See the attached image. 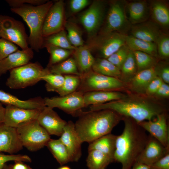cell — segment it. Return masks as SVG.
<instances>
[{
  "mask_svg": "<svg viewBox=\"0 0 169 169\" xmlns=\"http://www.w3.org/2000/svg\"><path fill=\"white\" fill-rule=\"evenodd\" d=\"M157 69L154 66L141 70L132 78V84L137 88H146L150 82L157 76Z\"/></svg>",
  "mask_w": 169,
  "mask_h": 169,
  "instance_id": "cell-34",
  "label": "cell"
},
{
  "mask_svg": "<svg viewBox=\"0 0 169 169\" xmlns=\"http://www.w3.org/2000/svg\"><path fill=\"white\" fill-rule=\"evenodd\" d=\"M47 68L51 73L63 75L72 74L80 76L73 57H70L63 61Z\"/></svg>",
  "mask_w": 169,
  "mask_h": 169,
  "instance_id": "cell-31",
  "label": "cell"
},
{
  "mask_svg": "<svg viewBox=\"0 0 169 169\" xmlns=\"http://www.w3.org/2000/svg\"><path fill=\"white\" fill-rule=\"evenodd\" d=\"M122 83L117 79L115 80L100 81L97 82L80 84L77 91L83 93L93 91L111 90L119 88Z\"/></svg>",
  "mask_w": 169,
  "mask_h": 169,
  "instance_id": "cell-33",
  "label": "cell"
},
{
  "mask_svg": "<svg viewBox=\"0 0 169 169\" xmlns=\"http://www.w3.org/2000/svg\"><path fill=\"white\" fill-rule=\"evenodd\" d=\"M122 97V95L120 93L111 90L93 91L84 94L86 107L89 105H98L118 100Z\"/></svg>",
  "mask_w": 169,
  "mask_h": 169,
  "instance_id": "cell-23",
  "label": "cell"
},
{
  "mask_svg": "<svg viewBox=\"0 0 169 169\" xmlns=\"http://www.w3.org/2000/svg\"><path fill=\"white\" fill-rule=\"evenodd\" d=\"M46 81L45 87L48 92H56L63 85L64 80V75L50 73H47L41 78Z\"/></svg>",
  "mask_w": 169,
  "mask_h": 169,
  "instance_id": "cell-38",
  "label": "cell"
},
{
  "mask_svg": "<svg viewBox=\"0 0 169 169\" xmlns=\"http://www.w3.org/2000/svg\"><path fill=\"white\" fill-rule=\"evenodd\" d=\"M46 146L47 147L54 158L61 166L71 162L65 146L59 139H50Z\"/></svg>",
  "mask_w": 169,
  "mask_h": 169,
  "instance_id": "cell-29",
  "label": "cell"
},
{
  "mask_svg": "<svg viewBox=\"0 0 169 169\" xmlns=\"http://www.w3.org/2000/svg\"><path fill=\"white\" fill-rule=\"evenodd\" d=\"M127 19L131 24L143 23L148 20L150 14V7L145 1H138L126 4Z\"/></svg>",
  "mask_w": 169,
  "mask_h": 169,
  "instance_id": "cell-22",
  "label": "cell"
},
{
  "mask_svg": "<svg viewBox=\"0 0 169 169\" xmlns=\"http://www.w3.org/2000/svg\"><path fill=\"white\" fill-rule=\"evenodd\" d=\"M125 45L130 50L139 51L153 56L158 54L156 43L149 42L135 38L131 35H125Z\"/></svg>",
  "mask_w": 169,
  "mask_h": 169,
  "instance_id": "cell-27",
  "label": "cell"
},
{
  "mask_svg": "<svg viewBox=\"0 0 169 169\" xmlns=\"http://www.w3.org/2000/svg\"><path fill=\"white\" fill-rule=\"evenodd\" d=\"M159 26L150 20L133 25L131 28V35L147 41L156 43L161 33Z\"/></svg>",
  "mask_w": 169,
  "mask_h": 169,
  "instance_id": "cell-20",
  "label": "cell"
},
{
  "mask_svg": "<svg viewBox=\"0 0 169 169\" xmlns=\"http://www.w3.org/2000/svg\"><path fill=\"white\" fill-rule=\"evenodd\" d=\"M65 28L67 31L68 39L73 46L77 48L84 45L82 31L76 23L71 21H66Z\"/></svg>",
  "mask_w": 169,
  "mask_h": 169,
  "instance_id": "cell-36",
  "label": "cell"
},
{
  "mask_svg": "<svg viewBox=\"0 0 169 169\" xmlns=\"http://www.w3.org/2000/svg\"><path fill=\"white\" fill-rule=\"evenodd\" d=\"M13 165V169H32L29 166L22 161H15Z\"/></svg>",
  "mask_w": 169,
  "mask_h": 169,
  "instance_id": "cell-51",
  "label": "cell"
},
{
  "mask_svg": "<svg viewBox=\"0 0 169 169\" xmlns=\"http://www.w3.org/2000/svg\"><path fill=\"white\" fill-rule=\"evenodd\" d=\"M11 8H17L23 4L38 6L43 4L48 1L45 0H6Z\"/></svg>",
  "mask_w": 169,
  "mask_h": 169,
  "instance_id": "cell-45",
  "label": "cell"
},
{
  "mask_svg": "<svg viewBox=\"0 0 169 169\" xmlns=\"http://www.w3.org/2000/svg\"><path fill=\"white\" fill-rule=\"evenodd\" d=\"M16 130L23 146L31 151H36L46 146L51 139L37 120L18 127Z\"/></svg>",
  "mask_w": 169,
  "mask_h": 169,
  "instance_id": "cell-7",
  "label": "cell"
},
{
  "mask_svg": "<svg viewBox=\"0 0 169 169\" xmlns=\"http://www.w3.org/2000/svg\"><path fill=\"white\" fill-rule=\"evenodd\" d=\"M90 110H110L124 117L131 118L136 122L153 119L162 110L145 102L115 100L101 104L91 105Z\"/></svg>",
  "mask_w": 169,
  "mask_h": 169,
  "instance_id": "cell-4",
  "label": "cell"
},
{
  "mask_svg": "<svg viewBox=\"0 0 169 169\" xmlns=\"http://www.w3.org/2000/svg\"><path fill=\"white\" fill-rule=\"evenodd\" d=\"M86 161L89 169H105L109 164L114 162L113 159L96 150L88 151Z\"/></svg>",
  "mask_w": 169,
  "mask_h": 169,
  "instance_id": "cell-28",
  "label": "cell"
},
{
  "mask_svg": "<svg viewBox=\"0 0 169 169\" xmlns=\"http://www.w3.org/2000/svg\"><path fill=\"white\" fill-rule=\"evenodd\" d=\"M130 49L125 45L112 54L107 59L120 70L122 64L125 60Z\"/></svg>",
  "mask_w": 169,
  "mask_h": 169,
  "instance_id": "cell-40",
  "label": "cell"
},
{
  "mask_svg": "<svg viewBox=\"0 0 169 169\" xmlns=\"http://www.w3.org/2000/svg\"><path fill=\"white\" fill-rule=\"evenodd\" d=\"M9 71L6 85L12 89H23L34 85L41 80L43 76L50 72L48 68H44L38 62H30Z\"/></svg>",
  "mask_w": 169,
  "mask_h": 169,
  "instance_id": "cell-5",
  "label": "cell"
},
{
  "mask_svg": "<svg viewBox=\"0 0 169 169\" xmlns=\"http://www.w3.org/2000/svg\"><path fill=\"white\" fill-rule=\"evenodd\" d=\"M58 169H71L70 167L67 166H62Z\"/></svg>",
  "mask_w": 169,
  "mask_h": 169,
  "instance_id": "cell-55",
  "label": "cell"
},
{
  "mask_svg": "<svg viewBox=\"0 0 169 169\" xmlns=\"http://www.w3.org/2000/svg\"><path fill=\"white\" fill-rule=\"evenodd\" d=\"M124 127L117 136L114 162L120 163L121 169H131L143 150L148 135L132 119L124 117Z\"/></svg>",
  "mask_w": 169,
  "mask_h": 169,
  "instance_id": "cell-1",
  "label": "cell"
},
{
  "mask_svg": "<svg viewBox=\"0 0 169 169\" xmlns=\"http://www.w3.org/2000/svg\"><path fill=\"white\" fill-rule=\"evenodd\" d=\"M74 123L75 130L82 143H89L107 134L121 119L122 116L110 110L83 111Z\"/></svg>",
  "mask_w": 169,
  "mask_h": 169,
  "instance_id": "cell-2",
  "label": "cell"
},
{
  "mask_svg": "<svg viewBox=\"0 0 169 169\" xmlns=\"http://www.w3.org/2000/svg\"><path fill=\"white\" fill-rule=\"evenodd\" d=\"M131 169H150V166L146 164L136 162Z\"/></svg>",
  "mask_w": 169,
  "mask_h": 169,
  "instance_id": "cell-52",
  "label": "cell"
},
{
  "mask_svg": "<svg viewBox=\"0 0 169 169\" xmlns=\"http://www.w3.org/2000/svg\"><path fill=\"white\" fill-rule=\"evenodd\" d=\"M161 79L166 83H169V68L165 66L162 68L161 71Z\"/></svg>",
  "mask_w": 169,
  "mask_h": 169,
  "instance_id": "cell-50",
  "label": "cell"
},
{
  "mask_svg": "<svg viewBox=\"0 0 169 169\" xmlns=\"http://www.w3.org/2000/svg\"><path fill=\"white\" fill-rule=\"evenodd\" d=\"M0 102L26 109L42 110L46 106L44 99L38 97L26 100H20L12 94L0 89Z\"/></svg>",
  "mask_w": 169,
  "mask_h": 169,
  "instance_id": "cell-21",
  "label": "cell"
},
{
  "mask_svg": "<svg viewBox=\"0 0 169 169\" xmlns=\"http://www.w3.org/2000/svg\"><path fill=\"white\" fill-rule=\"evenodd\" d=\"M66 22L64 1L62 0L56 1L51 7L45 16L42 29L43 37L64 30Z\"/></svg>",
  "mask_w": 169,
  "mask_h": 169,
  "instance_id": "cell-12",
  "label": "cell"
},
{
  "mask_svg": "<svg viewBox=\"0 0 169 169\" xmlns=\"http://www.w3.org/2000/svg\"><path fill=\"white\" fill-rule=\"evenodd\" d=\"M4 124L17 128L37 120L41 110L6 105Z\"/></svg>",
  "mask_w": 169,
  "mask_h": 169,
  "instance_id": "cell-13",
  "label": "cell"
},
{
  "mask_svg": "<svg viewBox=\"0 0 169 169\" xmlns=\"http://www.w3.org/2000/svg\"><path fill=\"white\" fill-rule=\"evenodd\" d=\"M126 4L123 1L111 2L105 23L99 34L116 32L125 34V31L131 26L125 12Z\"/></svg>",
  "mask_w": 169,
  "mask_h": 169,
  "instance_id": "cell-8",
  "label": "cell"
},
{
  "mask_svg": "<svg viewBox=\"0 0 169 169\" xmlns=\"http://www.w3.org/2000/svg\"><path fill=\"white\" fill-rule=\"evenodd\" d=\"M51 44L70 50H74L76 48L69 41L66 32L64 29L48 37L44 38L43 44Z\"/></svg>",
  "mask_w": 169,
  "mask_h": 169,
  "instance_id": "cell-35",
  "label": "cell"
},
{
  "mask_svg": "<svg viewBox=\"0 0 169 169\" xmlns=\"http://www.w3.org/2000/svg\"><path fill=\"white\" fill-rule=\"evenodd\" d=\"M72 56L80 75L92 69L95 58L86 45L76 48Z\"/></svg>",
  "mask_w": 169,
  "mask_h": 169,
  "instance_id": "cell-24",
  "label": "cell"
},
{
  "mask_svg": "<svg viewBox=\"0 0 169 169\" xmlns=\"http://www.w3.org/2000/svg\"><path fill=\"white\" fill-rule=\"evenodd\" d=\"M168 153L169 149L149 135L146 145L136 162L150 166Z\"/></svg>",
  "mask_w": 169,
  "mask_h": 169,
  "instance_id": "cell-17",
  "label": "cell"
},
{
  "mask_svg": "<svg viewBox=\"0 0 169 169\" xmlns=\"http://www.w3.org/2000/svg\"><path fill=\"white\" fill-rule=\"evenodd\" d=\"M105 7L104 1L95 0L80 15V22L89 38L96 35L101 26L104 16Z\"/></svg>",
  "mask_w": 169,
  "mask_h": 169,
  "instance_id": "cell-11",
  "label": "cell"
},
{
  "mask_svg": "<svg viewBox=\"0 0 169 169\" xmlns=\"http://www.w3.org/2000/svg\"><path fill=\"white\" fill-rule=\"evenodd\" d=\"M125 35L116 32L99 34L89 38L86 45L91 52L96 53L97 58L107 59L125 45Z\"/></svg>",
  "mask_w": 169,
  "mask_h": 169,
  "instance_id": "cell-6",
  "label": "cell"
},
{
  "mask_svg": "<svg viewBox=\"0 0 169 169\" xmlns=\"http://www.w3.org/2000/svg\"><path fill=\"white\" fill-rule=\"evenodd\" d=\"M149 166L150 169H169V153Z\"/></svg>",
  "mask_w": 169,
  "mask_h": 169,
  "instance_id": "cell-47",
  "label": "cell"
},
{
  "mask_svg": "<svg viewBox=\"0 0 169 169\" xmlns=\"http://www.w3.org/2000/svg\"><path fill=\"white\" fill-rule=\"evenodd\" d=\"M23 147L16 128L4 124L0 125V152L13 154L22 150Z\"/></svg>",
  "mask_w": 169,
  "mask_h": 169,
  "instance_id": "cell-19",
  "label": "cell"
},
{
  "mask_svg": "<svg viewBox=\"0 0 169 169\" xmlns=\"http://www.w3.org/2000/svg\"><path fill=\"white\" fill-rule=\"evenodd\" d=\"M18 49V47L14 43L0 38V61Z\"/></svg>",
  "mask_w": 169,
  "mask_h": 169,
  "instance_id": "cell-43",
  "label": "cell"
},
{
  "mask_svg": "<svg viewBox=\"0 0 169 169\" xmlns=\"http://www.w3.org/2000/svg\"><path fill=\"white\" fill-rule=\"evenodd\" d=\"M5 108L0 102V125L4 124Z\"/></svg>",
  "mask_w": 169,
  "mask_h": 169,
  "instance_id": "cell-53",
  "label": "cell"
},
{
  "mask_svg": "<svg viewBox=\"0 0 169 169\" xmlns=\"http://www.w3.org/2000/svg\"><path fill=\"white\" fill-rule=\"evenodd\" d=\"M59 139L65 146L70 157L71 162H77L82 155V143L72 121L67 122L64 131Z\"/></svg>",
  "mask_w": 169,
  "mask_h": 169,
  "instance_id": "cell-15",
  "label": "cell"
},
{
  "mask_svg": "<svg viewBox=\"0 0 169 169\" xmlns=\"http://www.w3.org/2000/svg\"><path fill=\"white\" fill-rule=\"evenodd\" d=\"M156 117L155 120L137 123L150 135L169 149V128L166 115L162 113Z\"/></svg>",
  "mask_w": 169,
  "mask_h": 169,
  "instance_id": "cell-14",
  "label": "cell"
},
{
  "mask_svg": "<svg viewBox=\"0 0 169 169\" xmlns=\"http://www.w3.org/2000/svg\"><path fill=\"white\" fill-rule=\"evenodd\" d=\"M34 56L30 47L24 49H18L0 61V77L8 71L30 63Z\"/></svg>",
  "mask_w": 169,
  "mask_h": 169,
  "instance_id": "cell-18",
  "label": "cell"
},
{
  "mask_svg": "<svg viewBox=\"0 0 169 169\" xmlns=\"http://www.w3.org/2000/svg\"><path fill=\"white\" fill-rule=\"evenodd\" d=\"M156 43L157 54L162 58H168L169 56V37L168 34L162 32Z\"/></svg>",
  "mask_w": 169,
  "mask_h": 169,
  "instance_id": "cell-42",
  "label": "cell"
},
{
  "mask_svg": "<svg viewBox=\"0 0 169 169\" xmlns=\"http://www.w3.org/2000/svg\"><path fill=\"white\" fill-rule=\"evenodd\" d=\"M150 14L153 21L159 26L166 28L169 25V9L165 1L155 0L150 5Z\"/></svg>",
  "mask_w": 169,
  "mask_h": 169,
  "instance_id": "cell-25",
  "label": "cell"
},
{
  "mask_svg": "<svg viewBox=\"0 0 169 169\" xmlns=\"http://www.w3.org/2000/svg\"><path fill=\"white\" fill-rule=\"evenodd\" d=\"M88 0H71L69 3V7L73 13H78L85 8L90 3Z\"/></svg>",
  "mask_w": 169,
  "mask_h": 169,
  "instance_id": "cell-46",
  "label": "cell"
},
{
  "mask_svg": "<svg viewBox=\"0 0 169 169\" xmlns=\"http://www.w3.org/2000/svg\"><path fill=\"white\" fill-rule=\"evenodd\" d=\"M137 70V66L133 52L130 49L121 68V73L125 75L130 76L135 74Z\"/></svg>",
  "mask_w": 169,
  "mask_h": 169,
  "instance_id": "cell-41",
  "label": "cell"
},
{
  "mask_svg": "<svg viewBox=\"0 0 169 169\" xmlns=\"http://www.w3.org/2000/svg\"><path fill=\"white\" fill-rule=\"evenodd\" d=\"M133 52L138 71L154 66L155 62L153 56L141 51H134Z\"/></svg>",
  "mask_w": 169,
  "mask_h": 169,
  "instance_id": "cell-39",
  "label": "cell"
},
{
  "mask_svg": "<svg viewBox=\"0 0 169 169\" xmlns=\"http://www.w3.org/2000/svg\"><path fill=\"white\" fill-rule=\"evenodd\" d=\"M39 124L50 135L60 136L67 122L62 119L53 109L45 106L37 119Z\"/></svg>",
  "mask_w": 169,
  "mask_h": 169,
  "instance_id": "cell-16",
  "label": "cell"
},
{
  "mask_svg": "<svg viewBox=\"0 0 169 169\" xmlns=\"http://www.w3.org/2000/svg\"><path fill=\"white\" fill-rule=\"evenodd\" d=\"M45 48L50 55L49 61L46 67L60 63L72 55L74 50L67 49L51 44H44L42 48Z\"/></svg>",
  "mask_w": 169,
  "mask_h": 169,
  "instance_id": "cell-32",
  "label": "cell"
},
{
  "mask_svg": "<svg viewBox=\"0 0 169 169\" xmlns=\"http://www.w3.org/2000/svg\"><path fill=\"white\" fill-rule=\"evenodd\" d=\"M64 76V80L63 84L56 91L60 96H64L76 91L80 84L79 76L72 74Z\"/></svg>",
  "mask_w": 169,
  "mask_h": 169,
  "instance_id": "cell-37",
  "label": "cell"
},
{
  "mask_svg": "<svg viewBox=\"0 0 169 169\" xmlns=\"http://www.w3.org/2000/svg\"><path fill=\"white\" fill-rule=\"evenodd\" d=\"M13 165L6 164L2 169H13Z\"/></svg>",
  "mask_w": 169,
  "mask_h": 169,
  "instance_id": "cell-54",
  "label": "cell"
},
{
  "mask_svg": "<svg viewBox=\"0 0 169 169\" xmlns=\"http://www.w3.org/2000/svg\"><path fill=\"white\" fill-rule=\"evenodd\" d=\"M53 3L52 1H48L40 5L23 4L18 7L10 8L12 12L20 16L27 23L30 29L28 45L37 52L42 48L43 23L45 16Z\"/></svg>",
  "mask_w": 169,
  "mask_h": 169,
  "instance_id": "cell-3",
  "label": "cell"
},
{
  "mask_svg": "<svg viewBox=\"0 0 169 169\" xmlns=\"http://www.w3.org/2000/svg\"><path fill=\"white\" fill-rule=\"evenodd\" d=\"M10 161L31 162L32 160L28 156L21 154L6 155L0 153V169H2L6 162Z\"/></svg>",
  "mask_w": 169,
  "mask_h": 169,
  "instance_id": "cell-44",
  "label": "cell"
},
{
  "mask_svg": "<svg viewBox=\"0 0 169 169\" xmlns=\"http://www.w3.org/2000/svg\"><path fill=\"white\" fill-rule=\"evenodd\" d=\"M156 94L160 96L168 97L169 95V86L163 82Z\"/></svg>",
  "mask_w": 169,
  "mask_h": 169,
  "instance_id": "cell-49",
  "label": "cell"
},
{
  "mask_svg": "<svg viewBox=\"0 0 169 169\" xmlns=\"http://www.w3.org/2000/svg\"><path fill=\"white\" fill-rule=\"evenodd\" d=\"M84 93L75 91L63 96H54L44 98L46 106L53 109L58 108L71 115L78 116L86 107L84 98Z\"/></svg>",
  "mask_w": 169,
  "mask_h": 169,
  "instance_id": "cell-10",
  "label": "cell"
},
{
  "mask_svg": "<svg viewBox=\"0 0 169 169\" xmlns=\"http://www.w3.org/2000/svg\"><path fill=\"white\" fill-rule=\"evenodd\" d=\"M0 37L19 46L28 47V37L23 23L7 15H0Z\"/></svg>",
  "mask_w": 169,
  "mask_h": 169,
  "instance_id": "cell-9",
  "label": "cell"
},
{
  "mask_svg": "<svg viewBox=\"0 0 169 169\" xmlns=\"http://www.w3.org/2000/svg\"><path fill=\"white\" fill-rule=\"evenodd\" d=\"M92 69L98 74L116 78L119 77L121 74L120 70L104 58H95Z\"/></svg>",
  "mask_w": 169,
  "mask_h": 169,
  "instance_id": "cell-30",
  "label": "cell"
},
{
  "mask_svg": "<svg viewBox=\"0 0 169 169\" xmlns=\"http://www.w3.org/2000/svg\"><path fill=\"white\" fill-rule=\"evenodd\" d=\"M162 82L161 78L156 76L150 82L146 88V92L149 94L156 93Z\"/></svg>",
  "mask_w": 169,
  "mask_h": 169,
  "instance_id": "cell-48",
  "label": "cell"
},
{
  "mask_svg": "<svg viewBox=\"0 0 169 169\" xmlns=\"http://www.w3.org/2000/svg\"><path fill=\"white\" fill-rule=\"evenodd\" d=\"M116 137L111 133L103 136L89 143L88 151L98 150L114 160Z\"/></svg>",
  "mask_w": 169,
  "mask_h": 169,
  "instance_id": "cell-26",
  "label": "cell"
}]
</instances>
